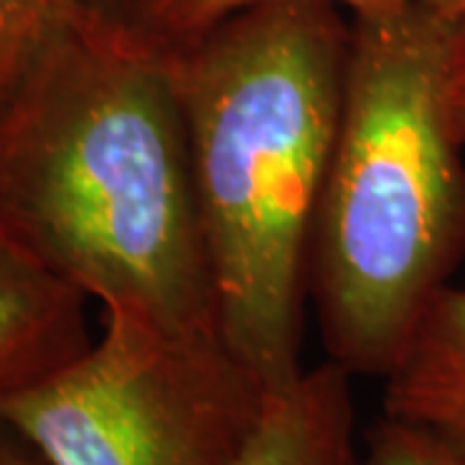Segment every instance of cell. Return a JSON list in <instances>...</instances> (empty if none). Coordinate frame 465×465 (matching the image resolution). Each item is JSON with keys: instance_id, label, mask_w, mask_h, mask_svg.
<instances>
[{"instance_id": "5bb4252c", "label": "cell", "mask_w": 465, "mask_h": 465, "mask_svg": "<svg viewBox=\"0 0 465 465\" xmlns=\"http://www.w3.org/2000/svg\"><path fill=\"white\" fill-rule=\"evenodd\" d=\"M88 8L106 14V16H124L130 8V0H85Z\"/></svg>"}, {"instance_id": "277c9868", "label": "cell", "mask_w": 465, "mask_h": 465, "mask_svg": "<svg viewBox=\"0 0 465 465\" xmlns=\"http://www.w3.org/2000/svg\"><path fill=\"white\" fill-rule=\"evenodd\" d=\"M269 388L220 331L104 311V331L50 378L0 399L47 465H231Z\"/></svg>"}, {"instance_id": "9c48e42d", "label": "cell", "mask_w": 465, "mask_h": 465, "mask_svg": "<svg viewBox=\"0 0 465 465\" xmlns=\"http://www.w3.org/2000/svg\"><path fill=\"white\" fill-rule=\"evenodd\" d=\"M269 3H329L357 18L391 14L411 0H130L124 18L163 45L179 47L225 18Z\"/></svg>"}, {"instance_id": "7a4b0ae2", "label": "cell", "mask_w": 465, "mask_h": 465, "mask_svg": "<svg viewBox=\"0 0 465 465\" xmlns=\"http://www.w3.org/2000/svg\"><path fill=\"white\" fill-rule=\"evenodd\" d=\"M349 34L336 5L269 3L173 47L220 333L269 391L305 370L311 238Z\"/></svg>"}, {"instance_id": "30bf717a", "label": "cell", "mask_w": 465, "mask_h": 465, "mask_svg": "<svg viewBox=\"0 0 465 465\" xmlns=\"http://www.w3.org/2000/svg\"><path fill=\"white\" fill-rule=\"evenodd\" d=\"M360 465H465V452L419 424L381 414L362 437Z\"/></svg>"}, {"instance_id": "6da1fadb", "label": "cell", "mask_w": 465, "mask_h": 465, "mask_svg": "<svg viewBox=\"0 0 465 465\" xmlns=\"http://www.w3.org/2000/svg\"><path fill=\"white\" fill-rule=\"evenodd\" d=\"M0 235L101 308L220 331L173 47L88 11L0 114Z\"/></svg>"}, {"instance_id": "5b68a950", "label": "cell", "mask_w": 465, "mask_h": 465, "mask_svg": "<svg viewBox=\"0 0 465 465\" xmlns=\"http://www.w3.org/2000/svg\"><path fill=\"white\" fill-rule=\"evenodd\" d=\"M85 302L0 235V399L50 378L94 341Z\"/></svg>"}, {"instance_id": "52a82bcc", "label": "cell", "mask_w": 465, "mask_h": 465, "mask_svg": "<svg viewBox=\"0 0 465 465\" xmlns=\"http://www.w3.org/2000/svg\"><path fill=\"white\" fill-rule=\"evenodd\" d=\"M382 414L419 424L465 452V287L448 284L427 308L382 381Z\"/></svg>"}, {"instance_id": "8fae6325", "label": "cell", "mask_w": 465, "mask_h": 465, "mask_svg": "<svg viewBox=\"0 0 465 465\" xmlns=\"http://www.w3.org/2000/svg\"><path fill=\"white\" fill-rule=\"evenodd\" d=\"M448 112L452 133L465 145V24L455 26L450 47L448 70Z\"/></svg>"}, {"instance_id": "3957f363", "label": "cell", "mask_w": 465, "mask_h": 465, "mask_svg": "<svg viewBox=\"0 0 465 465\" xmlns=\"http://www.w3.org/2000/svg\"><path fill=\"white\" fill-rule=\"evenodd\" d=\"M452 32L416 3L351 18L308 295L326 360L354 378L391 375L465 259V145L448 112Z\"/></svg>"}, {"instance_id": "8992f818", "label": "cell", "mask_w": 465, "mask_h": 465, "mask_svg": "<svg viewBox=\"0 0 465 465\" xmlns=\"http://www.w3.org/2000/svg\"><path fill=\"white\" fill-rule=\"evenodd\" d=\"M354 375L331 360L269 391L262 416L231 465H360Z\"/></svg>"}, {"instance_id": "ba28073f", "label": "cell", "mask_w": 465, "mask_h": 465, "mask_svg": "<svg viewBox=\"0 0 465 465\" xmlns=\"http://www.w3.org/2000/svg\"><path fill=\"white\" fill-rule=\"evenodd\" d=\"M88 11L85 0H0V114Z\"/></svg>"}, {"instance_id": "7c38bea8", "label": "cell", "mask_w": 465, "mask_h": 465, "mask_svg": "<svg viewBox=\"0 0 465 465\" xmlns=\"http://www.w3.org/2000/svg\"><path fill=\"white\" fill-rule=\"evenodd\" d=\"M0 465H47V460L0 419Z\"/></svg>"}, {"instance_id": "4fadbf2b", "label": "cell", "mask_w": 465, "mask_h": 465, "mask_svg": "<svg viewBox=\"0 0 465 465\" xmlns=\"http://www.w3.org/2000/svg\"><path fill=\"white\" fill-rule=\"evenodd\" d=\"M419 8H424L434 18L445 21L450 26H463L465 24V0H411Z\"/></svg>"}]
</instances>
